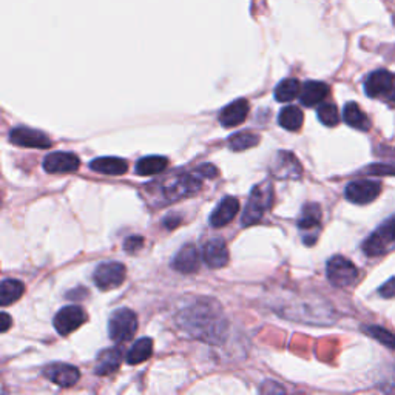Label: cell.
<instances>
[{
    "label": "cell",
    "instance_id": "26",
    "mask_svg": "<svg viewBox=\"0 0 395 395\" xmlns=\"http://www.w3.org/2000/svg\"><path fill=\"white\" fill-rule=\"evenodd\" d=\"M303 121H304V114L301 110H299L298 107H292V105L283 108L280 116H278V122H280V126L284 130H289V131H297L301 128Z\"/></svg>",
    "mask_w": 395,
    "mask_h": 395
},
{
    "label": "cell",
    "instance_id": "32",
    "mask_svg": "<svg viewBox=\"0 0 395 395\" xmlns=\"http://www.w3.org/2000/svg\"><path fill=\"white\" fill-rule=\"evenodd\" d=\"M378 292L383 298H395V276L391 278L389 281H386Z\"/></svg>",
    "mask_w": 395,
    "mask_h": 395
},
{
    "label": "cell",
    "instance_id": "19",
    "mask_svg": "<svg viewBox=\"0 0 395 395\" xmlns=\"http://www.w3.org/2000/svg\"><path fill=\"white\" fill-rule=\"evenodd\" d=\"M90 168L102 174H113V177H119V174L127 173L128 163L122 158L104 156V158H96L94 161H91Z\"/></svg>",
    "mask_w": 395,
    "mask_h": 395
},
{
    "label": "cell",
    "instance_id": "21",
    "mask_svg": "<svg viewBox=\"0 0 395 395\" xmlns=\"http://www.w3.org/2000/svg\"><path fill=\"white\" fill-rule=\"evenodd\" d=\"M122 362V354L118 348L107 349L100 352L98 357L96 368H94V374L96 375H110L119 369Z\"/></svg>",
    "mask_w": 395,
    "mask_h": 395
},
{
    "label": "cell",
    "instance_id": "14",
    "mask_svg": "<svg viewBox=\"0 0 395 395\" xmlns=\"http://www.w3.org/2000/svg\"><path fill=\"white\" fill-rule=\"evenodd\" d=\"M202 258L211 269H221L229 262V251L224 239H211L202 248Z\"/></svg>",
    "mask_w": 395,
    "mask_h": 395
},
{
    "label": "cell",
    "instance_id": "23",
    "mask_svg": "<svg viewBox=\"0 0 395 395\" xmlns=\"http://www.w3.org/2000/svg\"><path fill=\"white\" fill-rule=\"evenodd\" d=\"M168 167V159L164 156H145L136 164V173L141 177H151V174L163 173Z\"/></svg>",
    "mask_w": 395,
    "mask_h": 395
},
{
    "label": "cell",
    "instance_id": "3",
    "mask_svg": "<svg viewBox=\"0 0 395 395\" xmlns=\"http://www.w3.org/2000/svg\"><path fill=\"white\" fill-rule=\"evenodd\" d=\"M201 186L202 182L198 173H181L178 177L163 182V184L159 186V192H163L167 204L198 193L201 190Z\"/></svg>",
    "mask_w": 395,
    "mask_h": 395
},
{
    "label": "cell",
    "instance_id": "6",
    "mask_svg": "<svg viewBox=\"0 0 395 395\" xmlns=\"http://www.w3.org/2000/svg\"><path fill=\"white\" fill-rule=\"evenodd\" d=\"M364 91L369 98L395 102V75L387 70L372 71L364 80Z\"/></svg>",
    "mask_w": 395,
    "mask_h": 395
},
{
    "label": "cell",
    "instance_id": "15",
    "mask_svg": "<svg viewBox=\"0 0 395 395\" xmlns=\"http://www.w3.org/2000/svg\"><path fill=\"white\" fill-rule=\"evenodd\" d=\"M303 168L299 165L298 159L288 151H280L275 159L274 174L280 179H298L301 177Z\"/></svg>",
    "mask_w": 395,
    "mask_h": 395
},
{
    "label": "cell",
    "instance_id": "20",
    "mask_svg": "<svg viewBox=\"0 0 395 395\" xmlns=\"http://www.w3.org/2000/svg\"><path fill=\"white\" fill-rule=\"evenodd\" d=\"M329 94V87L325 82H318V80H309L301 87V93H299V100L306 107H313L320 104Z\"/></svg>",
    "mask_w": 395,
    "mask_h": 395
},
{
    "label": "cell",
    "instance_id": "7",
    "mask_svg": "<svg viewBox=\"0 0 395 395\" xmlns=\"http://www.w3.org/2000/svg\"><path fill=\"white\" fill-rule=\"evenodd\" d=\"M126 280V266L121 262L108 261L94 270L93 281L100 290H112L119 288Z\"/></svg>",
    "mask_w": 395,
    "mask_h": 395
},
{
    "label": "cell",
    "instance_id": "10",
    "mask_svg": "<svg viewBox=\"0 0 395 395\" xmlns=\"http://www.w3.org/2000/svg\"><path fill=\"white\" fill-rule=\"evenodd\" d=\"M85 321H87V315L82 307L67 306L56 313L54 329L61 335H68L82 326Z\"/></svg>",
    "mask_w": 395,
    "mask_h": 395
},
{
    "label": "cell",
    "instance_id": "25",
    "mask_svg": "<svg viewBox=\"0 0 395 395\" xmlns=\"http://www.w3.org/2000/svg\"><path fill=\"white\" fill-rule=\"evenodd\" d=\"M25 286L19 280H3L0 286V304L3 307L8 306L24 295Z\"/></svg>",
    "mask_w": 395,
    "mask_h": 395
},
{
    "label": "cell",
    "instance_id": "16",
    "mask_svg": "<svg viewBox=\"0 0 395 395\" xmlns=\"http://www.w3.org/2000/svg\"><path fill=\"white\" fill-rule=\"evenodd\" d=\"M239 210V201L233 196H225L224 200L218 204L214 214L210 216V225L215 229L228 225L233 218L237 216Z\"/></svg>",
    "mask_w": 395,
    "mask_h": 395
},
{
    "label": "cell",
    "instance_id": "35",
    "mask_svg": "<svg viewBox=\"0 0 395 395\" xmlns=\"http://www.w3.org/2000/svg\"><path fill=\"white\" fill-rule=\"evenodd\" d=\"M11 326V318H10V315L8 313H2V329H0V331L2 332H6L8 331V327Z\"/></svg>",
    "mask_w": 395,
    "mask_h": 395
},
{
    "label": "cell",
    "instance_id": "13",
    "mask_svg": "<svg viewBox=\"0 0 395 395\" xmlns=\"http://www.w3.org/2000/svg\"><path fill=\"white\" fill-rule=\"evenodd\" d=\"M80 165V161L76 155L67 151L50 153L43 159V170L47 173H73Z\"/></svg>",
    "mask_w": 395,
    "mask_h": 395
},
{
    "label": "cell",
    "instance_id": "31",
    "mask_svg": "<svg viewBox=\"0 0 395 395\" xmlns=\"http://www.w3.org/2000/svg\"><path fill=\"white\" fill-rule=\"evenodd\" d=\"M142 244H144V238L133 235V237H128L126 241H124V248H126L128 253H133V252L139 251V248L142 247Z\"/></svg>",
    "mask_w": 395,
    "mask_h": 395
},
{
    "label": "cell",
    "instance_id": "33",
    "mask_svg": "<svg viewBox=\"0 0 395 395\" xmlns=\"http://www.w3.org/2000/svg\"><path fill=\"white\" fill-rule=\"evenodd\" d=\"M196 173L200 174V177L202 178H215L218 177V170H216V167L214 165H210V164H204L201 165L200 168H198Z\"/></svg>",
    "mask_w": 395,
    "mask_h": 395
},
{
    "label": "cell",
    "instance_id": "17",
    "mask_svg": "<svg viewBox=\"0 0 395 395\" xmlns=\"http://www.w3.org/2000/svg\"><path fill=\"white\" fill-rule=\"evenodd\" d=\"M247 114L248 102L246 99H238L223 108L221 114H219V122H221L225 128H232L243 124L247 118Z\"/></svg>",
    "mask_w": 395,
    "mask_h": 395
},
{
    "label": "cell",
    "instance_id": "2",
    "mask_svg": "<svg viewBox=\"0 0 395 395\" xmlns=\"http://www.w3.org/2000/svg\"><path fill=\"white\" fill-rule=\"evenodd\" d=\"M363 252L368 257H383L395 248V215L377 228L363 243Z\"/></svg>",
    "mask_w": 395,
    "mask_h": 395
},
{
    "label": "cell",
    "instance_id": "28",
    "mask_svg": "<svg viewBox=\"0 0 395 395\" xmlns=\"http://www.w3.org/2000/svg\"><path fill=\"white\" fill-rule=\"evenodd\" d=\"M258 142H260L258 135L243 131V133H237L229 139V149L233 151H243L255 147V145H258Z\"/></svg>",
    "mask_w": 395,
    "mask_h": 395
},
{
    "label": "cell",
    "instance_id": "30",
    "mask_svg": "<svg viewBox=\"0 0 395 395\" xmlns=\"http://www.w3.org/2000/svg\"><path fill=\"white\" fill-rule=\"evenodd\" d=\"M318 119L321 124H325L326 127H335L340 121V113L338 108L334 104H325L318 108Z\"/></svg>",
    "mask_w": 395,
    "mask_h": 395
},
{
    "label": "cell",
    "instance_id": "5",
    "mask_svg": "<svg viewBox=\"0 0 395 395\" xmlns=\"http://www.w3.org/2000/svg\"><path fill=\"white\" fill-rule=\"evenodd\" d=\"M137 331V318L136 313L130 309H122L116 311L108 323V335L110 338L116 343H124L128 341L135 336Z\"/></svg>",
    "mask_w": 395,
    "mask_h": 395
},
{
    "label": "cell",
    "instance_id": "29",
    "mask_svg": "<svg viewBox=\"0 0 395 395\" xmlns=\"http://www.w3.org/2000/svg\"><path fill=\"white\" fill-rule=\"evenodd\" d=\"M363 331H364L366 335H369L371 338H374L378 343H382L385 348L395 350V335L387 331V329H385L382 326H364Z\"/></svg>",
    "mask_w": 395,
    "mask_h": 395
},
{
    "label": "cell",
    "instance_id": "11",
    "mask_svg": "<svg viewBox=\"0 0 395 395\" xmlns=\"http://www.w3.org/2000/svg\"><path fill=\"white\" fill-rule=\"evenodd\" d=\"M10 141L20 147L28 149H50L53 142L50 137L42 133V131L27 128V127H17L10 131Z\"/></svg>",
    "mask_w": 395,
    "mask_h": 395
},
{
    "label": "cell",
    "instance_id": "12",
    "mask_svg": "<svg viewBox=\"0 0 395 395\" xmlns=\"http://www.w3.org/2000/svg\"><path fill=\"white\" fill-rule=\"evenodd\" d=\"M43 375H45L51 383H54L57 386L71 387L79 382L80 372L76 366H71L67 363H54L43 369Z\"/></svg>",
    "mask_w": 395,
    "mask_h": 395
},
{
    "label": "cell",
    "instance_id": "34",
    "mask_svg": "<svg viewBox=\"0 0 395 395\" xmlns=\"http://www.w3.org/2000/svg\"><path fill=\"white\" fill-rule=\"evenodd\" d=\"M383 391L385 392H395V374L386 380L385 386H383Z\"/></svg>",
    "mask_w": 395,
    "mask_h": 395
},
{
    "label": "cell",
    "instance_id": "8",
    "mask_svg": "<svg viewBox=\"0 0 395 395\" xmlns=\"http://www.w3.org/2000/svg\"><path fill=\"white\" fill-rule=\"evenodd\" d=\"M380 193H382V184H380L378 181L369 179H358L349 182L345 190L346 200L358 204V206L375 201Z\"/></svg>",
    "mask_w": 395,
    "mask_h": 395
},
{
    "label": "cell",
    "instance_id": "22",
    "mask_svg": "<svg viewBox=\"0 0 395 395\" xmlns=\"http://www.w3.org/2000/svg\"><path fill=\"white\" fill-rule=\"evenodd\" d=\"M343 118H345L348 126L352 128L362 131H368L371 128L369 118L363 113V110L358 107V104H355V102H349V104H346L345 110H343Z\"/></svg>",
    "mask_w": 395,
    "mask_h": 395
},
{
    "label": "cell",
    "instance_id": "1",
    "mask_svg": "<svg viewBox=\"0 0 395 395\" xmlns=\"http://www.w3.org/2000/svg\"><path fill=\"white\" fill-rule=\"evenodd\" d=\"M274 204V188L269 182H262V184L255 186L251 198H248V204L241 218V224L247 228V225H253L261 221L262 215L272 207Z\"/></svg>",
    "mask_w": 395,
    "mask_h": 395
},
{
    "label": "cell",
    "instance_id": "24",
    "mask_svg": "<svg viewBox=\"0 0 395 395\" xmlns=\"http://www.w3.org/2000/svg\"><path fill=\"white\" fill-rule=\"evenodd\" d=\"M153 354V340L151 338H141L137 340L127 354L128 364H141L147 362Z\"/></svg>",
    "mask_w": 395,
    "mask_h": 395
},
{
    "label": "cell",
    "instance_id": "18",
    "mask_svg": "<svg viewBox=\"0 0 395 395\" xmlns=\"http://www.w3.org/2000/svg\"><path fill=\"white\" fill-rule=\"evenodd\" d=\"M172 266L181 274H193L200 269V255L193 244H187L181 248L174 257Z\"/></svg>",
    "mask_w": 395,
    "mask_h": 395
},
{
    "label": "cell",
    "instance_id": "4",
    "mask_svg": "<svg viewBox=\"0 0 395 395\" xmlns=\"http://www.w3.org/2000/svg\"><path fill=\"white\" fill-rule=\"evenodd\" d=\"M326 275L329 283L335 288H350L358 280V269L352 261L335 255L327 261Z\"/></svg>",
    "mask_w": 395,
    "mask_h": 395
},
{
    "label": "cell",
    "instance_id": "27",
    "mask_svg": "<svg viewBox=\"0 0 395 395\" xmlns=\"http://www.w3.org/2000/svg\"><path fill=\"white\" fill-rule=\"evenodd\" d=\"M301 93V85L297 79H284L275 89V99L278 102H290Z\"/></svg>",
    "mask_w": 395,
    "mask_h": 395
},
{
    "label": "cell",
    "instance_id": "9",
    "mask_svg": "<svg viewBox=\"0 0 395 395\" xmlns=\"http://www.w3.org/2000/svg\"><path fill=\"white\" fill-rule=\"evenodd\" d=\"M321 228V209L318 204H307L303 209V215L298 221V229L303 233L304 244H315Z\"/></svg>",
    "mask_w": 395,
    "mask_h": 395
}]
</instances>
